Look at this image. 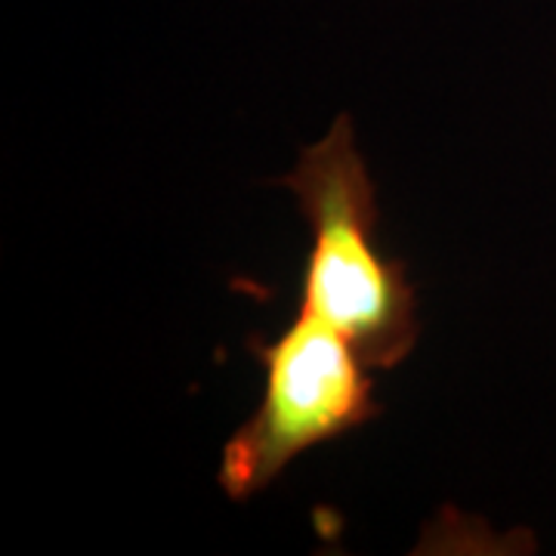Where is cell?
<instances>
[{"label":"cell","mask_w":556,"mask_h":556,"mask_svg":"<svg viewBox=\"0 0 556 556\" xmlns=\"http://www.w3.org/2000/svg\"><path fill=\"white\" fill-rule=\"evenodd\" d=\"M263 368L254 415L223 445L219 489L232 501L266 492L300 455L380 417L368 362L331 325L294 313L276 340H248Z\"/></svg>","instance_id":"7a4b0ae2"},{"label":"cell","mask_w":556,"mask_h":556,"mask_svg":"<svg viewBox=\"0 0 556 556\" xmlns=\"http://www.w3.org/2000/svg\"><path fill=\"white\" fill-rule=\"evenodd\" d=\"M278 186L298 199L309 226L298 313L331 325L371 371L402 365L420 334L415 285L408 266L380 248L378 189L350 115H340L325 137L306 146Z\"/></svg>","instance_id":"6da1fadb"}]
</instances>
